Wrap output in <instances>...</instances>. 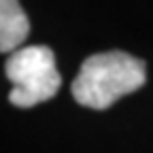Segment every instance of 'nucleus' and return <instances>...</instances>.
<instances>
[{
  "mask_svg": "<svg viewBox=\"0 0 153 153\" xmlns=\"http://www.w3.org/2000/svg\"><path fill=\"white\" fill-rule=\"evenodd\" d=\"M4 72L13 85L9 102L17 108H32L51 100L62 85L55 55L45 45H28L11 53L4 64Z\"/></svg>",
  "mask_w": 153,
  "mask_h": 153,
  "instance_id": "nucleus-2",
  "label": "nucleus"
},
{
  "mask_svg": "<svg viewBox=\"0 0 153 153\" xmlns=\"http://www.w3.org/2000/svg\"><path fill=\"white\" fill-rule=\"evenodd\" d=\"M30 34V19L17 0H0V53H15Z\"/></svg>",
  "mask_w": 153,
  "mask_h": 153,
  "instance_id": "nucleus-3",
  "label": "nucleus"
},
{
  "mask_svg": "<svg viewBox=\"0 0 153 153\" xmlns=\"http://www.w3.org/2000/svg\"><path fill=\"white\" fill-rule=\"evenodd\" d=\"M147 81V66L126 51L94 53L81 64L72 81V98L85 108L106 111L119 98L136 91Z\"/></svg>",
  "mask_w": 153,
  "mask_h": 153,
  "instance_id": "nucleus-1",
  "label": "nucleus"
}]
</instances>
